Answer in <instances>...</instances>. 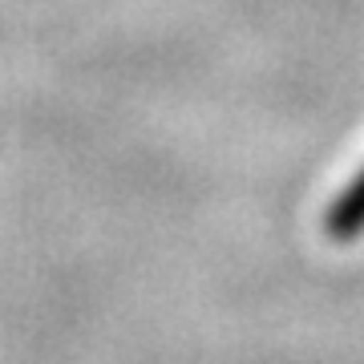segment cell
<instances>
[{
	"instance_id": "1",
	"label": "cell",
	"mask_w": 364,
	"mask_h": 364,
	"mask_svg": "<svg viewBox=\"0 0 364 364\" xmlns=\"http://www.w3.org/2000/svg\"><path fill=\"white\" fill-rule=\"evenodd\" d=\"M324 227H328L332 239H340V243H348V239H360L364 235V166L356 170V178L332 198Z\"/></svg>"
}]
</instances>
